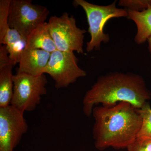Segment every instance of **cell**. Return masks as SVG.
Wrapping results in <instances>:
<instances>
[{
    "instance_id": "obj_10",
    "label": "cell",
    "mask_w": 151,
    "mask_h": 151,
    "mask_svg": "<svg viewBox=\"0 0 151 151\" xmlns=\"http://www.w3.org/2000/svg\"><path fill=\"white\" fill-rule=\"evenodd\" d=\"M25 48L42 50L50 53L57 50L47 23L40 25L30 34L26 42Z\"/></svg>"
},
{
    "instance_id": "obj_19",
    "label": "cell",
    "mask_w": 151,
    "mask_h": 151,
    "mask_svg": "<svg viewBox=\"0 0 151 151\" xmlns=\"http://www.w3.org/2000/svg\"><path fill=\"white\" fill-rule=\"evenodd\" d=\"M147 41L149 44V51H150L151 57V35L148 38Z\"/></svg>"
},
{
    "instance_id": "obj_7",
    "label": "cell",
    "mask_w": 151,
    "mask_h": 151,
    "mask_svg": "<svg viewBox=\"0 0 151 151\" xmlns=\"http://www.w3.org/2000/svg\"><path fill=\"white\" fill-rule=\"evenodd\" d=\"M78 59L73 52L57 50L52 52L44 73L49 74L57 89L65 88L85 77L86 71L78 65Z\"/></svg>"
},
{
    "instance_id": "obj_8",
    "label": "cell",
    "mask_w": 151,
    "mask_h": 151,
    "mask_svg": "<svg viewBox=\"0 0 151 151\" xmlns=\"http://www.w3.org/2000/svg\"><path fill=\"white\" fill-rule=\"evenodd\" d=\"M24 114L11 105L0 108V151H14L27 132Z\"/></svg>"
},
{
    "instance_id": "obj_1",
    "label": "cell",
    "mask_w": 151,
    "mask_h": 151,
    "mask_svg": "<svg viewBox=\"0 0 151 151\" xmlns=\"http://www.w3.org/2000/svg\"><path fill=\"white\" fill-rule=\"evenodd\" d=\"M92 115L95 121L92 130L94 146L100 151L111 147L127 148L137 138L142 126L138 108L127 102L94 106Z\"/></svg>"
},
{
    "instance_id": "obj_14",
    "label": "cell",
    "mask_w": 151,
    "mask_h": 151,
    "mask_svg": "<svg viewBox=\"0 0 151 151\" xmlns=\"http://www.w3.org/2000/svg\"><path fill=\"white\" fill-rule=\"evenodd\" d=\"M138 112L142 117V124L137 137H151V108L149 103L138 109Z\"/></svg>"
},
{
    "instance_id": "obj_5",
    "label": "cell",
    "mask_w": 151,
    "mask_h": 151,
    "mask_svg": "<svg viewBox=\"0 0 151 151\" xmlns=\"http://www.w3.org/2000/svg\"><path fill=\"white\" fill-rule=\"evenodd\" d=\"M49 14L46 7L32 4L31 0H11L9 27L18 32L26 44L30 34L45 22Z\"/></svg>"
},
{
    "instance_id": "obj_15",
    "label": "cell",
    "mask_w": 151,
    "mask_h": 151,
    "mask_svg": "<svg viewBox=\"0 0 151 151\" xmlns=\"http://www.w3.org/2000/svg\"><path fill=\"white\" fill-rule=\"evenodd\" d=\"M11 1H0V42L4 39L10 28L9 25V16Z\"/></svg>"
},
{
    "instance_id": "obj_3",
    "label": "cell",
    "mask_w": 151,
    "mask_h": 151,
    "mask_svg": "<svg viewBox=\"0 0 151 151\" xmlns=\"http://www.w3.org/2000/svg\"><path fill=\"white\" fill-rule=\"evenodd\" d=\"M75 6H80L84 9L89 24L88 32L91 39L86 44V51L100 50L102 42L107 43L110 40L109 35L104 33V28L107 22L113 18L128 17L127 9L116 7V2L108 6L94 4L84 0H75Z\"/></svg>"
},
{
    "instance_id": "obj_2",
    "label": "cell",
    "mask_w": 151,
    "mask_h": 151,
    "mask_svg": "<svg viewBox=\"0 0 151 151\" xmlns=\"http://www.w3.org/2000/svg\"><path fill=\"white\" fill-rule=\"evenodd\" d=\"M150 98V92L142 76L114 72L100 76L86 92L82 102L83 111L90 117L95 105H113L121 102L139 109Z\"/></svg>"
},
{
    "instance_id": "obj_9",
    "label": "cell",
    "mask_w": 151,
    "mask_h": 151,
    "mask_svg": "<svg viewBox=\"0 0 151 151\" xmlns=\"http://www.w3.org/2000/svg\"><path fill=\"white\" fill-rule=\"evenodd\" d=\"M50 54L42 50L24 48L19 61L17 73L35 76L44 74V71L49 60Z\"/></svg>"
},
{
    "instance_id": "obj_18",
    "label": "cell",
    "mask_w": 151,
    "mask_h": 151,
    "mask_svg": "<svg viewBox=\"0 0 151 151\" xmlns=\"http://www.w3.org/2000/svg\"><path fill=\"white\" fill-rule=\"evenodd\" d=\"M16 65L11 59L9 55V52L7 47L5 45H0V68Z\"/></svg>"
},
{
    "instance_id": "obj_16",
    "label": "cell",
    "mask_w": 151,
    "mask_h": 151,
    "mask_svg": "<svg viewBox=\"0 0 151 151\" xmlns=\"http://www.w3.org/2000/svg\"><path fill=\"white\" fill-rule=\"evenodd\" d=\"M119 5L136 12H142L151 6V0H121Z\"/></svg>"
},
{
    "instance_id": "obj_4",
    "label": "cell",
    "mask_w": 151,
    "mask_h": 151,
    "mask_svg": "<svg viewBox=\"0 0 151 151\" xmlns=\"http://www.w3.org/2000/svg\"><path fill=\"white\" fill-rule=\"evenodd\" d=\"M14 91L11 105L24 113L35 110L42 97L47 93V78L44 74L33 76L17 73L14 75Z\"/></svg>"
},
{
    "instance_id": "obj_6",
    "label": "cell",
    "mask_w": 151,
    "mask_h": 151,
    "mask_svg": "<svg viewBox=\"0 0 151 151\" xmlns=\"http://www.w3.org/2000/svg\"><path fill=\"white\" fill-rule=\"evenodd\" d=\"M47 24L57 50L84 53V34L86 31L77 26L73 16H69L65 12L60 17H50Z\"/></svg>"
},
{
    "instance_id": "obj_12",
    "label": "cell",
    "mask_w": 151,
    "mask_h": 151,
    "mask_svg": "<svg viewBox=\"0 0 151 151\" xmlns=\"http://www.w3.org/2000/svg\"><path fill=\"white\" fill-rule=\"evenodd\" d=\"M13 65L0 68V108L11 105L14 91Z\"/></svg>"
},
{
    "instance_id": "obj_11",
    "label": "cell",
    "mask_w": 151,
    "mask_h": 151,
    "mask_svg": "<svg viewBox=\"0 0 151 151\" xmlns=\"http://www.w3.org/2000/svg\"><path fill=\"white\" fill-rule=\"evenodd\" d=\"M127 11V17L134 22L137 28L135 42L138 44L145 43L151 35V6L142 12Z\"/></svg>"
},
{
    "instance_id": "obj_13",
    "label": "cell",
    "mask_w": 151,
    "mask_h": 151,
    "mask_svg": "<svg viewBox=\"0 0 151 151\" xmlns=\"http://www.w3.org/2000/svg\"><path fill=\"white\" fill-rule=\"evenodd\" d=\"M0 44L6 45L11 59L15 64L19 63L25 42L18 32L9 28Z\"/></svg>"
},
{
    "instance_id": "obj_17",
    "label": "cell",
    "mask_w": 151,
    "mask_h": 151,
    "mask_svg": "<svg viewBox=\"0 0 151 151\" xmlns=\"http://www.w3.org/2000/svg\"><path fill=\"white\" fill-rule=\"evenodd\" d=\"M127 149L128 151H151V137H137Z\"/></svg>"
}]
</instances>
